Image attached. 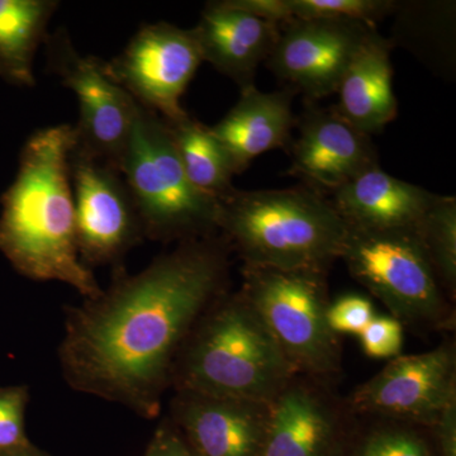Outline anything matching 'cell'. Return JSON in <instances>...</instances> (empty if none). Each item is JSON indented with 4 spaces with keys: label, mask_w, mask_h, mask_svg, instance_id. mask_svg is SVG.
I'll return each mask as SVG.
<instances>
[{
    "label": "cell",
    "mask_w": 456,
    "mask_h": 456,
    "mask_svg": "<svg viewBox=\"0 0 456 456\" xmlns=\"http://www.w3.org/2000/svg\"><path fill=\"white\" fill-rule=\"evenodd\" d=\"M347 226L322 191L301 185L239 191L221 200L218 235L245 268L329 272Z\"/></svg>",
    "instance_id": "277c9868"
},
{
    "label": "cell",
    "mask_w": 456,
    "mask_h": 456,
    "mask_svg": "<svg viewBox=\"0 0 456 456\" xmlns=\"http://www.w3.org/2000/svg\"><path fill=\"white\" fill-rule=\"evenodd\" d=\"M430 434L436 456H456V399L444 408Z\"/></svg>",
    "instance_id": "f1b7e54d"
},
{
    "label": "cell",
    "mask_w": 456,
    "mask_h": 456,
    "mask_svg": "<svg viewBox=\"0 0 456 456\" xmlns=\"http://www.w3.org/2000/svg\"><path fill=\"white\" fill-rule=\"evenodd\" d=\"M371 28L356 22L293 20L281 27L265 61L270 71L305 102L335 94Z\"/></svg>",
    "instance_id": "7c38bea8"
},
{
    "label": "cell",
    "mask_w": 456,
    "mask_h": 456,
    "mask_svg": "<svg viewBox=\"0 0 456 456\" xmlns=\"http://www.w3.org/2000/svg\"><path fill=\"white\" fill-rule=\"evenodd\" d=\"M353 416L330 384L297 375L273 401L261 456H346Z\"/></svg>",
    "instance_id": "4fadbf2b"
},
{
    "label": "cell",
    "mask_w": 456,
    "mask_h": 456,
    "mask_svg": "<svg viewBox=\"0 0 456 456\" xmlns=\"http://www.w3.org/2000/svg\"><path fill=\"white\" fill-rule=\"evenodd\" d=\"M231 253L216 235L180 242L137 274L117 268L101 296L66 312V383L156 419L191 330L228 290Z\"/></svg>",
    "instance_id": "6da1fadb"
},
{
    "label": "cell",
    "mask_w": 456,
    "mask_h": 456,
    "mask_svg": "<svg viewBox=\"0 0 456 456\" xmlns=\"http://www.w3.org/2000/svg\"><path fill=\"white\" fill-rule=\"evenodd\" d=\"M242 287L297 374L330 384L341 373L340 338L327 325V273L242 266Z\"/></svg>",
    "instance_id": "52a82bcc"
},
{
    "label": "cell",
    "mask_w": 456,
    "mask_h": 456,
    "mask_svg": "<svg viewBox=\"0 0 456 456\" xmlns=\"http://www.w3.org/2000/svg\"><path fill=\"white\" fill-rule=\"evenodd\" d=\"M202 62L193 28L159 22L143 26L106 69L140 106L174 122L188 114L180 98Z\"/></svg>",
    "instance_id": "30bf717a"
},
{
    "label": "cell",
    "mask_w": 456,
    "mask_h": 456,
    "mask_svg": "<svg viewBox=\"0 0 456 456\" xmlns=\"http://www.w3.org/2000/svg\"><path fill=\"white\" fill-rule=\"evenodd\" d=\"M296 127L298 134L289 145L292 164L288 173L301 178L307 187L334 193L379 167L371 136L354 127L332 107L325 110L305 102Z\"/></svg>",
    "instance_id": "5bb4252c"
},
{
    "label": "cell",
    "mask_w": 456,
    "mask_h": 456,
    "mask_svg": "<svg viewBox=\"0 0 456 456\" xmlns=\"http://www.w3.org/2000/svg\"><path fill=\"white\" fill-rule=\"evenodd\" d=\"M391 51V41L371 28L336 90L338 101L332 108L369 136L397 117Z\"/></svg>",
    "instance_id": "ac0fdd59"
},
{
    "label": "cell",
    "mask_w": 456,
    "mask_h": 456,
    "mask_svg": "<svg viewBox=\"0 0 456 456\" xmlns=\"http://www.w3.org/2000/svg\"><path fill=\"white\" fill-rule=\"evenodd\" d=\"M70 178L83 263L122 268V260L145 233L121 171L71 150Z\"/></svg>",
    "instance_id": "8fae6325"
},
{
    "label": "cell",
    "mask_w": 456,
    "mask_h": 456,
    "mask_svg": "<svg viewBox=\"0 0 456 456\" xmlns=\"http://www.w3.org/2000/svg\"><path fill=\"white\" fill-rule=\"evenodd\" d=\"M403 335V325L389 314L375 316L358 338L369 358L391 360L402 355Z\"/></svg>",
    "instance_id": "4316f807"
},
{
    "label": "cell",
    "mask_w": 456,
    "mask_h": 456,
    "mask_svg": "<svg viewBox=\"0 0 456 456\" xmlns=\"http://www.w3.org/2000/svg\"><path fill=\"white\" fill-rule=\"evenodd\" d=\"M45 46L51 73L79 104L73 151L119 170L139 104L110 77L106 61L75 49L65 28L49 33Z\"/></svg>",
    "instance_id": "ba28073f"
},
{
    "label": "cell",
    "mask_w": 456,
    "mask_h": 456,
    "mask_svg": "<svg viewBox=\"0 0 456 456\" xmlns=\"http://www.w3.org/2000/svg\"><path fill=\"white\" fill-rule=\"evenodd\" d=\"M296 95L292 89L261 92L251 86L242 90L232 110L209 127L226 150L236 174L248 169L260 155L289 147L297 122L293 112Z\"/></svg>",
    "instance_id": "e0dca14e"
},
{
    "label": "cell",
    "mask_w": 456,
    "mask_h": 456,
    "mask_svg": "<svg viewBox=\"0 0 456 456\" xmlns=\"http://www.w3.org/2000/svg\"><path fill=\"white\" fill-rule=\"evenodd\" d=\"M419 240L444 290L452 301L456 292V200L436 196L416 226Z\"/></svg>",
    "instance_id": "7402d4cb"
},
{
    "label": "cell",
    "mask_w": 456,
    "mask_h": 456,
    "mask_svg": "<svg viewBox=\"0 0 456 456\" xmlns=\"http://www.w3.org/2000/svg\"><path fill=\"white\" fill-rule=\"evenodd\" d=\"M351 277L386 305L403 327L445 331L455 323L452 299L432 268L416 227H350L340 256Z\"/></svg>",
    "instance_id": "8992f818"
},
{
    "label": "cell",
    "mask_w": 456,
    "mask_h": 456,
    "mask_svg": "<svg viewBox=\"0 0 456 456\" xmlns=\"http://www.w3.org/2000/svg\"><path fill=\"white\" fill-rule=\"evenodd\" d=\"M281 27L236 7L232 0H220L207 3L193 31L203 61L242 92L255 86L257 68L274 49Z\"/></svg>",
    "instance_id": "2e32d148"
},
{
    "label": "cell",
    "mask_w": 456,
    "mask_h": 456,
    "mask_svg": "<svg viewBox=\"0 0 456 456\" xmlns=\"http://www.w3.org/2000/svg\"><path fill=\"white\" fill-rule=\"evenodd\" d=\"M293 20H326L377 27L398 7L392 0H287Z\"/></svg>",
    "instance_id": "cb8c5ba5"
},
{
    "label": "cell",
    "mask_w": 456,
    "mask_h": 456,
    "mask_svg": "<svg viewBox=\"0 0 456 456\" xmlns=\"http://www.w3.org/2000/svg\"><path fill=\"white\" fill-rule=\"evenodd\" d=\"M143 456H197L169 416L158 425Z\"/></svg>",
    "instance_id": "83f0119b"
},
{
    "label": "cell",
    "mask_w": 456,
    "mask_h": 456,
    "mask_svg": "<svg viewBox=\"0 0 456 456\" xmlns=\"http://www.w3.org/2000/svg\"><path fill=\"white\" fill-rule=\"evenodd\" d=\"M377 316L373 302L362 294H345L327 308V325L336 336H359Z\"/></svg>",
    "instance_id": "484cf974"
},
{
    "label": "cell",
    "mask_w": 456,
    "mask_h": 456,
    "mask_svg": "<svg viewBox=\"0 0 456 456\" xmlns=\"http://www.w3.org/2000/svg\"><path fill=\"white\" fill-rule=\"evenodd\" d=\"M57 7L55 0H0V77L5 82L36 86V53Z\"/></svg>",
    "instance_id": "ffe728a7"
},
{
    "label": "cell",
    "mask_w": 456,
    "mask_h": 456,
    "mask_svg": "<svg viewBox=\"0 0 456 456\" xmlns=\"http://www.w3.org/2000/svg\"><path fill=\"white\" fill-rule=\"evenodd\" d=\"M456 399V353L444 344L426 353L399 355L345 402L353 415L430 430Z\"/></svg>",
    "instance_id": "9c48e42d"
},
{
    "label": "cell",
    "mask_w": 456,
    "mask_h": 456,
    "mask_svg": "<svg viewBox=\"0 0 456 456\" xmlns=\"http://www.w3.org/2000/svg\"><path fill=\"white\" fill-rule=\"evenodd\" d=\"M28 402V387H0V454L32 444L26 432Z\"/></svg>",
    "instance_id": "d4e9b609"
},
{
    "label": "cell",
    "mask_w": 456,
    "mask_h": 456,
    "mask_svg": "<svg viewBox=\"0 0 456 456\" xmlns=\"http://www.w3.org/2000/svg\"><path fill=\"white\" fill-rule=\"evenodd\" d=\"M74 145L70 125L42 128L27 140L16 179L0 200V251L23 277L60 281L93 299L103 289L77 251Z\"/></svg>",
    "instance_id": "7a4b0ae2"
},
{
    "label": "cell",
    "mask_w": 456,
    "mask_h": 456,
    "mask_svg": "<svg viewBox=\"0 0 456 456\" xmlns=\"http://www.w3.org/2000/svg\"><path fill=\"white\" fill-rule=\"evenodd\" d=\"M272 403L175 392L170 419L197 456H261Z\"/></svg>",
    "instance_id": "9a60e30c"
},
{
    "label": "cell",
    "mask_w": 456,
    "mask_h": 456,
    "mask_svg": "<svg viewBox=\"0 0 456 456\" xmlns=\"http://www.w3.org/2000/svg\"><path fill=\"white\" fill-rule=\"evenodd\" d=\"M331 202L347 226L367 230L413 228L437 194L389 175L380 167L336 189Z\"/></svg>",
    "instance_id": "d6986e66"
},
{
    "label": "cell",
    "mask_w": 456,
    "mask_h": 456,
    "mask_svg": "<svg viewBox=\"0 0 456 456\" xmlns=\"http://www.w3.org/2000/svg\"><path fill=\"white\" fill-rule=\"evenodd\" d=\"M346 456H436V452L428 428L374 419L365 428L355 425Z\"/></svg>",
    "instance_id": "603a6c76"
},
{
    "label": "cell",
    "mask_w": 456,
    "mask_h": 456,
    "mask_svg": "<svg viewBox=\"0 0 456 456\" xmlns=\"http://www.w3.org/2000/svg\"><path fill=\"white\" fill-rule=\"evenodd\" d=\"M167 125L191 184L220 202L233 193L235 167L211 128L189 114Z\"/></svg>",
    "instance_id": "44dd1931"
},
{
    "label": "cell",
    "mask_w": 456,
    "mask_h": 456,
    "mask_svg": "<svg viewBox=\"0 0 456 456\" xmlns=\"http://www.w3.org/2000/svg\"><path fill=\"white\" fill-rule=\"evenodd\" d=\"M297 375L244 294L227 290L191 330L171 387L175 392L273 403Z\"/></svg>",
    "instance_id": "3957f363"
},
{
    "label": "cell",
    "mask_w": 456,
    "mask_h": 456,
    "mask_svg": "<svg viewBox=\"0 0 456 456\" xmlns=\"http://www.w3.org/2000/svg\"><path fill=\"white\" fill-rule=\"evenodd\" d=\"M119 171L145 239L180 244L218 235L220 200L191 184L167 122L140 104Z\"/></svg>",
    "instance_id": "5b68a950"
},
{
    "label": "cell",
    "mask_w": 456,
    "mask_h": 456,
    "mask_svg": "<svg viewBox=\"0 0 456 456\" xmlns=\"http://www.w3.org/2000/svg\"><path fill=\"white\" fill-rule=\"evenodd\" d=\"M0 456H51L47 454L44 450L38 449L37 446L29 444L25 448L14 450V452H5V454H0Z\"/></svg>",
    "instance_id": "f546056e"
}]
</instances>
